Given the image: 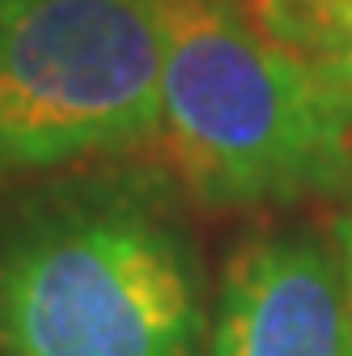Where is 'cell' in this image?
<instances>
[{"instance_id":"3957f363","label":"cell","mask_w":352,"mask_h":356,"mask_svg":"<svg viewBox=\"0 0 352 356\" xmlns=\"http://www.w3.org/2000/svg\"><path fill=\"white\" fill-rule=\"evenodd\" d=\"M166 0L0 5V178L157 136Z\"/></svg>"},{"instance_id":"277c9868","label":"cell","mask_w":352,"mask_h":356,"mask_svg":"<svg viewBox=\"0 0 352 356\" xmlns=\"http://www.w3.org/2000/svg\"><path fill=\"white\" fill-rule=\"evenodd\" d=\"M208 356H352V309L335 246L314 234L246 242L216 293Z\"/></svg>"},{"instance_id":"8992f818","label":"cell","mask_w":352,"mask_h":356,"mask_svg":"<svg viewBox=\"0 0 352 356\" xmlns=\"http://www.w3.org/2000/svg\"><path fill=\"white\" fill-rule=\"evenodd\" d=\"M331 246L344 272V289H348V309H352V200L339 208V216L331 220Z\"/></svg>"},{"instance_id":"52a82bcc","label":"cell","mask_w":352,"mask_h":356,"mask_svg":"<svg viewBox=\"0 0 352 356\" xmlns=\"http://www.w3.org/2000/svg\"><path fill=\"white\" fill-rule=\"evenodd\" d=\"M0 5H9V0H0Z\"/></svg>"},{"instance_id":"6da1fadb","label":"cell","mask_w":352,"mask_h":356,"mask_svg":"<svg viewBox=\"0 0 352 356\" xmlns=\"http://www.w3.org/2000/svg\"><path fill=\"white\" fill-rule=\"evenodd\" d=\"M157 136L208 208L352 191V94L230 0H166Z\"/></svg>"},{"instance_id":"5b68a950","label":"cell","mask_w":352,"mask_h":356,"mask_svg":"<svg viewBox=\"0 0 352 356\" xmlns=\"http://www.w3.org/2000/svg\"><path fill=\"white\" fill-rule=\"evenodd\" d=\"M250 22L352 94V0H250Z\"/></svg>"},{"instance_id":"7a4b0ae2","label":"cell","mask_w":352,"mask_h":356,"mask_svg":"<svg viewBox=\"0 0 352 356\" xmlns=\"http://www.w3.org/2000/svg\"><path fill=\"white\" fill-rule=\"evenodd\" d=\"M204 276L149 187L42 200L0 229V356H200Z\"/></svg>"}]
</instances>
